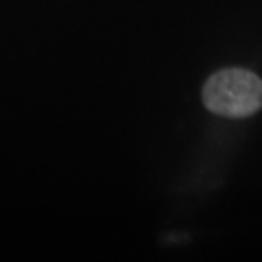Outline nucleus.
Segmentation results:
<instances>
[{
  "mask_svg": "<svg viewBox=\"0 0 262 262\" xmlns=\"http://www.w3.org/2000/svg\"><path fill=\"white\" fill-rule=\"evenodd\" d=\"M209 111L225 118H247L262 107V80L244 68H227L209 77L203 89Z\"/></svg>",
  "mask_w": 262,
  "mask_h": 262,
  "instance_id": "obj_1",
  "label": "nucleus"
}]
</instances>
